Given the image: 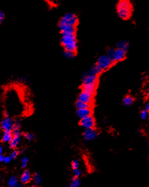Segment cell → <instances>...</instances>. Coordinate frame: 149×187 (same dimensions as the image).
Listing matches in <instances>:
<instances>
[{
    "label": "cell",
    "instance_id": "cell-1",
    "mask_svg": "<svg viewBox=\"0 0 149 187\" xmlns=\"http://www.w3.org/2000/svg\"><path fill=\"white\" fill-rule=\"evenodd\" d=\"M82 91L93 95L97 83V76L89 71L86 72L82 77Z\"/></svg>",
    "mask_w": 149,
    "mask_h": 187
},
{
    "label": "cell",
    "instance_id": "cell-2",
    "mask_svg": "<svg viewBox=\"0 0 149 187\" xmlns=\"http://www.w3.org/2000/svg\"><path fill=\"white\" fill-rule=\"evenodd\" d=\"M61 43L64 50L76 53L77 49V41L75 34L62 35Z\"/></svg>",
    "mask_w": 149,
    "mask_h": 187
},
{
    "label": "cell",
    "instance_id": "cell-3",
    "mask_svg": "<svg viewBox=\"0 0 149 187\" xmlns=\"http://www.w3.org/2000/svg\"><path fill=\"white\" fill-rule=\"evenodd\" d=\"M117 13L119 18L123 19H127L132 13V5L127 1H119L117 5Z\"/></svg>",
    "mask_w": 149,
    "mask_h": 187
},
{
    "label": "cell",
    "instance_id": "cell-4",
    "mask_svg": "<svg viewBox=\"0 0 149 187\" xmlns=\"http://www.w3.org/2000/svg\"><path fill=\"white\" fill-rule=\"evenodd\" d=\"M78 22L77 16L72 13H66L60 19L59 26L61 25H69L76 26Z\"/></svg>",
    "mask_w": 149,
    "mask_h": 187
},
{
    "label": "cell",
    "instance_id": "cell-5",
    "mask_svg": "<svg viewBox=\"0 0 149 187\" xmlns=\"http://www.w3.org/2000/svg\"><path fill=\"white\" fill-rule=\"evenodd\" d=\"M113 63L114 62L113 60L109 57L108 56L106 55H103L98 58L96 64L100 67L102 71H104L108 69Z\"/></svg>",
    "mask_w": 149,
    "mask_h": 187
},
{
    "label": "cell",
    "instance_id": "cell-6",
    "mask_svg": "<svg viewBox=\"0 0 149 187\" xmlns=\"http://www.w3.org/2000/svg\"><path fill=\"white\" fill-rule=\"evenodd\" d=\"M14 125V121L11 118L10 115H5L1 123V128L4 131H11Z\"/></svg>",
    "mask_w": 149,
    "mask_h": 187
},
{
    "label": "cell",
    "instance_id": "cell-7",
    "mask_svg": "<svg viewBox=\"0 0 149 187\" xmlns=\"http://www.w3.org/2000/svg\"><path fill=\"white\" fill-rule=\"evenodd\" d=\"M80 125L82 128H85V129L94 128L95 125V120L92 115H90L81 119L80 121Z\"/></svg>",
    "mask_w": 149,
    "mask_h": 187
},
{
    "label": "cell",
    "instance_id": "cell-8",
    "mask_svg": "<svg viewBox=\"0 0 149 187\" xmlns=\"http://www.w3.org/2000/svg\"><path fill=\"white\" fill-rule=\"evenodd\" d=\"M126 54V51L123 50L121 49H119V48H116V49H114L111 58L113 60L114 62H118L125 58Z\"/></svg>",
    "mask_w": 149,
    "mask_h": 187
},
{
    "label": "cell",
    "instance_id": "cell-9",
    "mask_svg": "<svg viewBox=\"0 0 149 187\" xmlns=\"http://www.w3.org/2000/svg\"><path fill=\"white\" fill-rule=\"evenodd\" d=\"M93 99V94L87 92L85 91H82L78 96V100H80L81 102L90 105L92 102Z\"/></svg>",
    "mask_w": 149,
    "mask_h": 187
},
{
    "label": "cell",
    "instance_id": "cell-10",
    "mask_svg": "<svg viewBox=\"0 0 149 187\" xmlns=\"http://www.w3.org/2000/svg\"><path fill=\"white\" fill-rule=\"evenodd\" d=\"M98 136V133L96 129L94 128L85 129L83 133V136L84 140L87 141H90L94 140Z\"/></svg>",
    "mask_w": 149,
    "mask_h": 187
},
{
    "label": "cell",
    "instance_id": "cell-11",
    "mask_svg": "<svg viewBox=\"0 0 149 187\" xmlns=\"http://www.w3.org/2000/svg\"><path fill=\"white\" fill-rule=\"evenodd\" d=\"M13 133V138L9 143L10 148L14 149L19 146L20 141H21V132L12 133Z\"/></svg>",
    "mask_w": 149,
    "mask_h": 187
},
{
    "label": "cell",
    "instance_id": "cell-12",
    "mask_svg": "<svg viewBox=\"0 0 149 187\" xmlns=\"http://www.w3.org/2000/svg\"><path fill=\"white\" fill-rule=\"evenodd\" d=\"M59 28L62 35L75 34L76 30V26L69 25H61L59 26Z\"/></svg>",
    "mask_w": 149,
    "mask_h": 187
},
{
    "label": "cell",
    "instance_id": "cell-13",
    "mask_svg": "<svg viewBox=\"0 0 149 187\" xmlns=\"http://www.w3.org/2000/svg\"><path fill=\"white\" fill-rule=\"evenodd\" d=\"M92 110L90 107L85 108H81V109H77L76 111V115L78 117L79 119H83L85 117H87L89 116L92 115Z\"/></svg>",
    "mask_w": 149,
    "mask_h": 187
},
{
    "label": "cell",
    "instance_id": "cell-14",
    "mask_svg": "<svg viewBox=\"0 0 149 187\" xmlns=\"http://www.w3.org/2000/svg\"><path fill=\"white\" fill-rule=\"evenodd\" d=\"M32 180V177L29 170H24L20 176V182L23 184H26L29 183Z\"/></svg>",
    "mask_w": 149,
    "mask_h": 187
},
{
    "label": "cell",
    "instance_id": "cell-15",
    "mask_svg": "<svg viewBox=\"0 0 149 187\" xmlns=\"http://www.w3.org/2000/svg\"><path fill=\"white\" fill-rule=\"evenodd\" d=\"M13 138V133L11 131H4L2 136L1 140L3 143H9Z\"/></svg>",
    "mask_w": 149,
    "mask_h": 187
},
{
    "label": "cell",
    "instance_id": "cell-16",
    "mask_svg": "<svg viewBox=\"0 0 149 187\" xmlns=\"http://www.w3.org/2000/svg\"><path fill=\"white\" fill-rule=\"evenodd\" d=\"M117 48H119V49H121L123 50L127 51L129 48V43L127 41V40H121L119 41L117 43Z\"/></svg>",
    "mask_w": 149,
    "mask_h": 187
},
{
    "label": "cell",
    "instance_id": "cell-17",
    "mask_svg": "<svg viewBox=\"0 0 149 187\" xmlns=\"http://www.w3.org/2000/svg\"><path fill=\"white\" fill-rule=\"evenodd\" d=\"M32 181L33 185L34 186H39L40 185L41 183H42V178H41L40 175L38 173H36L32 177Z\"/></svg>",
    "mask_w": 149,
    "mask_h": 187
},
{
    "label": "cell",
    "instance_id": "cell-18",
    "mask_svg": "<svg viewBox=\"0 0 149 187\" xmlns=\"http://www.w3.org/2000/svg\"><path fill=\"white\" fill-rule=\"evenodd\" d=\"M102 71V70L97 64H95L92 65V66L90 68V70L89 71V72L92 73V74H93V75H97V76L98 74H100Z\"/></svg>",
    "mask_w": 149,
    "mask_h": 187
},
{
    "label": "cell",
    "instance_id": "cell-19",
    "mask_svg": "<svg viewBox=\"0 0 149 187\" xmlns=\"http://www.w3.org/2000/svg\"><path fill=\"white\" fill-rule=\"evenodd\" d=\"M18 184V178L16 176H11L7 180V185L9 187H14Z\"/></svg>",
    "mask_w": 149,
    "mask_h": 187
},
{
    "label": "cell",
    "instance_id": "cell-20",
    "mask_svg": "<svg viewBox=\"0 0 149 187\" xmlns=\"http://www.w3.org/2000/svg\"><path fill=\"white\" fill-rule=\"evenodd\" d=\"M123 103L124 105H125V106L129 107V106H131V105H132V104H133L134 99L132 98L131 96H126L125 98L123 99Z\"/></svg>",
    "mask_w": 149,
    "mask_h": 187
},
{
    "label": "cell",
    "instance_id": "cell-21",
    "mask_svg": "<svg viewBox=\"0 0 149 187\" xmlns=\"http://www.w3.org/2000/svg\"><path fill=\"white\" fill-rule=\"evenodd\" d=\"M81 181L77 177H74L67 187H80Z\"/></svg>",
    "mask_w": 149,
    "mask_h": 187
},
{
    "label": "cell",
    "instance_id": "cell-22",
    "mask_svg": "<svg viewBox=\"0 0 149 187\" xmlns=\"http://www.w3.org/2000/svg\"><path fill=\"white\" fill-rule=\"evenodd\" d=\"M63 54L64 57L66 59H68V60H72L74 57H75V55H76V53L69 51H66V50H64Z\"/></svg>",
    "mask_w": 149,
    "mask_h": 187
},
{
    "label": "cell",
    "instance_id": "cell-23",
    "mask_svg": "<svg viewBox=\"0 0 149 187\" xmlns=\"http://www.w3.org/2000/svg\"><path fill=\"white\" fill-rule=\"evenodd\" d=\"M76 107L77 109H81V108H89L90 107V105L87 104L83 102H81L80 100H78L76 102Z\"/></svg>",
    "mask_w": 149,
    "mask_h": 187
},
{
    "label": "cell",
    "instance_id": "cell-24",
    "mask_svg": "<svg viewBox=\"0 0 149 187\" xmlns=\"http://www.w3.org/2000/svg\"><path fill=\"white\" fill-rule=\"evenodd\" d=\"M24 136L26 138V139L28 141H32L35 140V135L33 133H24Z\"/></svg>",
    "mask_w": 149,
    "mask_h": 187
},
{
    "label": "cell",
    "instance_id": "cell-25",
    "mask_svg": "<svg viewBox=\"0 0 149 187\" xmlns=\"http://www.w3.org/2000/svg\"><path fill=\"white\" fill-rule=\"evenodd\" d=\"M148 117V111L146 110V109H144L143 110L140 112V117L142 118V119L146 120L147 119Z\"/></svg>",
    "mask_w": 149,
    "mask_h": 187
},
{
    "label": "cell",
    "instance_id": "cell-26",
    "mask_svg": "<svg viewBox=\"0 0 149 187\" xmlns=\"http://www.w3.org/2000/svg\"><path fill=\"white\" fill-rule=\"evenodd\" d=\"M71 166L72 169H79V162L78 160L77 159H74L71 164Z\"/></svg>",
    "mask_w": 149,
    "mask_h": 187
},
{
    "label": "cell",
    "instance_id": "cell-27",
    "mask_svg": "<svg viewBox=\"0 0 149 187\" xmlns=\"http://www.w3.org/2000/svg\"><path fill=\"white\" fill-rule=\"evenodd\" d=\"M28 159L27 157H23L22 159L21 166H22V168L26 167L27 165V164H28Z\"/></svg>",
    "mask_w": 149,
    "mask_h": 187
},
{
    "label": "cell",
    "instance_id": "cell-28",
    "mask_svg": "<svg viewBox=\"0 0 149 187\" xmlns=\"http://www.w3.org/2000/svg\"><path fill=\"white\" fill-rule=\"evenodd\" d=\"M19 152L18 150L14 149V151L12 152V153L11 154V156H10L12 158V159H14L17 158V157L19 155Z\"/></svg>",
    "mask_w": 149,
    "mask_h": 187
},
{
    "label": "cell",
    "instance_id": "cell-29",
    "mask_svg": "<svg viewBox=\"0 0 149 187\" xmlns=\"http://www.w3.org/2000/svg\"><path fill=\"white\" fill-rule=\"evenodd\" d=\"M73 173H74V176H75V177H77V178L79 177H80L81 175V171L79 169H73Z\"/></svg>",
    "mask_w": 149,
    "mask_h": 187
},
{
    "label": "cell",
    "instance_id": "cell-30",
    "mask_svg": "<svg viewBox=\"0 0 149 187\" xmlns=\"http://www.w3.org/2000/svg\"><path fill=\"white\" fill-rule=\"evenodd\" d=\"M12 160V158L11 157V156H6L5 157V159H4V162H5V164H8L9 163V162L11 161Z\"/></svg>",
    "mask_w": 149,
    "mask_h": 187
},
{
    "label": "cell",
    "instance_id": "cell-31",
    "mask_svg": "<svg viewBox=\"0 0 149 187\" xmlns=\"http://www.w3.org/2000/svg\"><path fill=\"white\" fill-rule=\"evenodd\" d=\"M4 18H5V14L3 13V11H0V25L2 24Z\"/></svg>",
    "mask_w": 149,
    "mask_h": 187
},
{
    "label": "cell",
    "instance_id": "cell-32",
    "mask_svg": "<svg viewBox=\"0 0 149 187\" xmlns=\"http://www.w3.org/2000/svg\"><path fill=\"white\" fill-rule=\"evenodd\" d=\"M145 109L147 111H149V101H148L146 104V106H145Z\"/></svg>",
    "mask_w": 149,
    "mask_h": 187
},
{
    "label": "cell",
    "instance_id": "cell-33",
    "mask_svg": "<svg viewBox=\"0 0 149 187\" xmlns=\"http://www.w3.org/2000/svg\"><path fill=\"white\" fill-rule=\"evenodd\" d=\"M4 159H5V156H4L3 154L2 155H0V162H4Z\"/></svg>",
    "mask_w": 149,
    "mask_h": 187
},
{
    "label": "cell",
    "instance_id": "cell-34",
    "mask_svg": "<svg viewBox=\"0 0 149 187\" xmlns=\"http://www.w3.org/2000/svg\"><path fill=\"white\" fill-rule=\"evenodd\" d=\"M3 151V149L1 146H0V155H2V153Z\"/></svg>",
    "mask_w": 149,
    "mask_h": 187
},
{
    "label": "cell",
    "instance_id": "cell-35",
    "mask_svg": "<svg viewBox=\"0 0 149 187\" xmlns=\"http://www.w3.org/2000/svg\"><path fill=\"white\" fill-rule=\"evenodd\" d=\"M14 187H24L23 186V185H21V184H18L17 185H16Z\"/></svg>",
    "mask_w": 149,
    "mask_h": 187
},
{
    "label": "cell",
    "instance_id": "cell-36",
    "mask_svg": "<svg viewBox=\"0 0 149 187\" xmlns=\"http://www.w3.org/2000/svg\"><path fill=\"white\" fill-rule=\"evenodd\" d=\"M1 174H0V182H1Z\"/></svg>",
    "mask_w": 149,
    "mask_h": 187
}]
</instances>
